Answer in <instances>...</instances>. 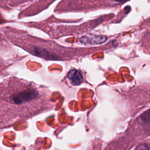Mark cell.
<instances>
[{"label":"cell","mask_w":150,"mask_h":150,"mask_svg":"<svg viewBox=\"0 0 150 150\" xmlns=\"http://www.w3.org/2000/svg\"><path fill=\"white\" fill-rule=\"evenodd\" d=\"M80 42L86 45H100L103 43L107 40V37L98 35H88L83 36L80 39Z\"/></svg>","instance_id":"1"},{"label":"cell","mask_w":150,"mask_h":150,"mask_svg":"<svg viewBox=\"0 0 150 150\" xmlns=\"http://www.w3.org/2000/svg\"><path fill=\"white\" fill-rule=\"evenodd\" d=\"M68 78L73 85H79L83 81V76L80 71L71 70L68 74Z\"/></svg>","instance_id":"2"},{"label":"cell","mask_w":150,"mask_h":150,"mask_svg":"<svg viewBox=\"0 0 150 150\" xmlns=\"http://www.w3.org/2000/svg\"><path fill=\"white\" fill-rule=\"evenodd\" d=\"M32 52L36 55H38L39 56L46 58V59H56V56L52 53H50L49 51L47 50H45L44 49H40L38 47H33L32 49Z\"/></svg>","instance_id":"3"},{"label":"cell","mask_w":150,"mask_h":150,"mask_svg":"<svg viewBox=\"0 0 150 150\" xmlns=\"http://www.w3.org/2000/svg\"><path fill=\"white\" fill-rule=\"evenodd\" d=\"M114 1H118V2H122V1H125V0H114Z\"/></svg>","instance_id":"4"}]
</instances>
